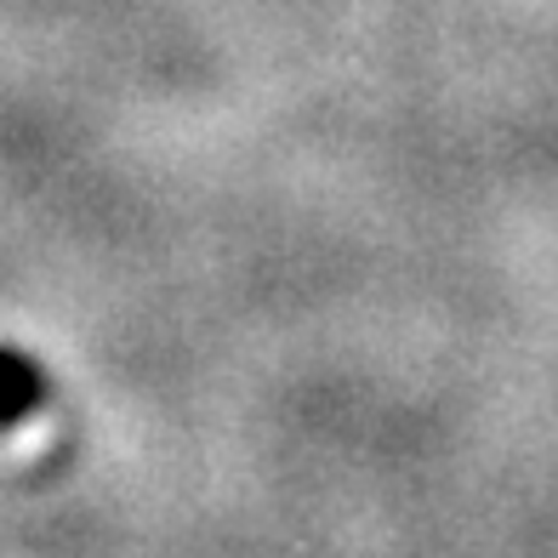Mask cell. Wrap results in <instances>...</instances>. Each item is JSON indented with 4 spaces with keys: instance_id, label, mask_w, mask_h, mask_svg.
Here are the masks:
<instances>
[{
    "instance_id": "obj_1",
    "label": "cell",
    "mask_w": 558,
    "mask_h": 558,
    "mask_svg": "<svg viewBox=\"0 0 558 558\" xmlns=\"http://www.w3.org/2000/svg\"><path fill=\"white\" fill-rule=\"evenodd\" d=\"M46 399V371L17 348H0V427H17Z\"/></svg>"
}]
</instances>
